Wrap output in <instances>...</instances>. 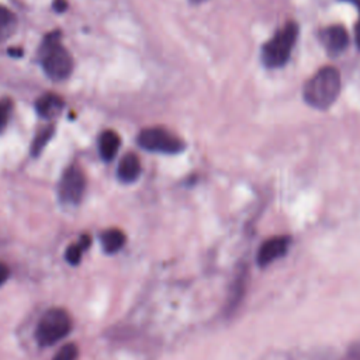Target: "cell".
<instances>
[{"label": "cell", "instance_id": "cell-3", "mask_svg": "<svg viewBox=\"0 0 360 360\" xmlns=\"http://www.w3.org/2000/svg\"><path fill=\"white\" fill-rule=\"evenodd\" d=\"M297 35H298V25L294 21L287 22L263 46L262 49L263 63L269 68L283 66L291 55V49L295 44Z\"/></svg>", "mask_w": 360, "mask_h": 360}, {"label": "cell", "instance_id": "cell-21", "mask_svg": "<svg viewBox=\"0 0 360 360\" xmlns=\"http://www.w3.org/2000/svg\"><path fill=\"white\" fill-rule=\"evenodd\" d=\"M195 1H201V0H195Z\"/></svg>", "mask_w": 360, "mask_h": 360}, {"label": "cell", "instance_id": "cell-20", "mask_svg": "<svg viewBox=\"0 0 360 360\" xmlns=\"http://www.w3.org/2000/svg\"><path fill=\"white\" fill-rule=\"evenodd\" d=\"M359 7H360V4H359ZM356 44H357V46H359V49H360V17H359V21H357V24H356Z\"/></svg>", "mask_w": 360, "mask_h": 360}, {"label": "cell", "instance_id": "cell-10", "mask_svg": "<svg viewBox=\"0 0 360 360\" xmlns=\"http://www.w3.org/2000/svg\"><path fill=\"white\" fill-rule=\"evenodd\" d=\"M37 107V112L44 117V118H52L56 114H59V111L63 107V100L53 93H48L42 97H39L35 103Z\"/></svg>", "mask_w": 360, "mask_h": 360}, {"label": "cell", "instance_id": "cell-11", "mask_svg": "<svg viewBox=\"0 0 360 360\" xmlns=\"http://www.w3.org/2000/svg\"><path fill=\"white\" fill-rule=\"evenodd\" d=\"M120 145H121V141H120V136L111 131V129H107L104 131L100 138H98V150H100V155L104 160L110 162L115 158L118 149H120Z\"/></svg>", "mask_w": 360, "mask_h": 360}, {"label": "cell", "instance_id": "cell-8", "mask_svg": "<svg viewBox=\"0 0 360 360\" xmlns=\"http://www.w3.org/2000/svg\"><path fill=\"white\" fill-rule=\"evenodd\" d=\"M288 243H290V239L287 236H274L267 239L259 249L257 263L260 266L273 263L276 259H278L287 252Z\"/></svg>", "mask_w": 360, "mask_h": 360}, {"label": "cell", "instance_id": "cell-5", "mask_svg": "<svg viewBox=\"0 0 360 360\" xmlns=\"http://www.w3.org/2000/svg\"><path fill=\"white\" fill-rule=\"evenodd\" d=\"M138 145L150 152L179 153L184 149V142L170 131L162 127L145 128L138 135Z\"/></svg>", "mask_w": 360, "mask_h": 360}, {"label": "cell", "instance_id": "cell-7", "mask_svg": "<svg viewBox=\"0 0 360 360\" xmlns=\"http://www.w3.org/2000/svg\"><path fill=\"white\" fill-rule=\"evenodd\" d=\"M319 38L329 55H338L343 52L349 44V35L342 25H330L323 28L319 34Z\"/></svg>", "mask_w": 360, "mask_h": 360}, {"label": "cell", "instance_id": "cell-17", "mask_svg": "<svg viewBox=\"0 0 360 360\" xmlns=\"http://www.w3.org/2000/svg\"><path fill=\"white\" fill-rule=\"evenodd\" d=\"M77 357V346L75 343L65 345L53 357V360H76Z\"/></svg>", "mask_w": 360, "mask_h": 360}, {"label": "cell", "instance_id": "cell-13", "mask_svg": "<svg viewBox=\"0 0 360 360\" xmlns=\"http://www.w3.org/2000/svg\"><path fill=\"white\" fill-rule=\"evenodd\" d=\"M15 15L8 8L0 6V41L11 35L15 30Z\"/></svg>", "mask_w": 360, "mask_h": 360}, {"label": "cell", "instance_id": "cell-14", "mask_svg": "<svg viewBox=\"0 0 360 360\" xmlns=\"http://www.w3.org/2000/svg\"><path fill=\"white\" fill-rule=\"evenodd\" d=\"M90 245V238L89 235H83L79 240V243H75V245H70L68 249H66V253H65V257L66 260L70 263V264H77L80 260H82V255H83V250H86Z\"/></svg>", "mask_w": 360, "mask_h": 360}, {"label": "cell", "instance_id": "cell-16", "mask_svg": "<svg viewBox=\"0 0 360 360\" xmlns=\"http://www.w3.org/2000/svg\"><path fill=\"white\" fill-rule=\"evenodd\" d=\"M13 111V101L8 97L0 100V132L6 128Z\"/></svg>", "mask_w": 360, "mask_h": 360}, {"label": "cell", "instance_id": "cell-19", "mask_svg": "<svg viewBox=\"0 0 360 360\" xmlns=\"http://www.w3.org/2000/svg\"><path fill=\"white\" fill-rule=\"evenodd\" d=\"M53 8L58 11V13H62L68 8V1L66 0H53Z\"/></svg>", "mask_w": 360, "mask_h": 360}, {"label": "cell", "instance_id": "cell-6", "mask_svg": "<svg viewBox=\"0 0 360 360\" xmlns=\"http://www.w3.org/2000/svg\"><path fill=\"white\" fill-rule=\"evenodd\" d=\"M86 188V179L82 169L76 165L69 166L59 183V198L63 204H79Z\"/></svg>", "mask_w": 360, "mask_h": 360}, {"label": "cell", "instance_id": "cell-15", "mask_svg": "<svg viewBox=\"0 0 360 360\" xmlns=\"http://www.w3.org/2000/svg\"><path fill=\"white\" fill-rule=\"evenodd\" d=\"M52 135H53V125H48L42 131H39L38 135L35 136L34 142H32L31 153L34 156H38L42 152V149L46 146V143L51 141Z\"/></svg>", "mask_w": 360, "mask_h": 360}, {"label": "cell", "instance_id": "cell-9", "mask_svg": "<svg viewBox=\"0 0 360 360\" xmlns=\"http://www.w3.org/2000/svg\"><path fill=\"white\" fill-rule=\"evenodd\" d=\"M141 174V162L135 153H127L118 163L117 176L122 183H132Z\"/></svg>", "mask_w": 360, "mask_h": 360}, {"label": "cell", "instance_id": "cell-4", "mask_svg": "<svg viewBox=\"0 0 360 360\" xmlns=\"http://www.w3.org/2000/svg\"><path fill=\"white\" fill-rule=\"evenodd\" d=\"M72 329V319L62 308H51L39 318L35 338L41 346H52L65 338Z\"/></svg>", "mask_w": 360, "mask_h": 360}, {"label": "cell", "instance_id": "cell-18", "mask_svg": "<svg viewBox=\"0 0 360 360\" xmlns=\"http://www.w3.org/2000/svg\"><path fill=\"white\" fill-rule=\"evenodd\" d=\"M8 274H10L8 267H7L4 263L0 262V285L6 283V280L8 278Z\"/></svg>", "mask_w": 360, "mask_h": 360}, {"label": "cell", "instance_id": "cell-2", "mask_svg": "<svg viewBox=\"0 0 360 360\" xmlns=\"http://www.w3.org/2000/svg\"><path fill=\"white\" fill-rule=\"evenodd\" d=\"M39 60L44 72L52 80H63L70 75L73 60L70 53L60 44L59 31H53L44 38L39 48Z\"/></svg>", "mask_w": 360, "mask_h": 360}, {"label": "cell", "instance_id": "cell-12", "mask_svg": "<svg viewBox=\"0 0 360 360\" xmlns=\"http://www.w3.org/2000/svg\"><path fill=\"white\" fill-rule=\"evenodd\" d=\"M100 240H101V246H103L104 252L115 253L124 246L127 238H125V233L121 229L111 228V229H107L101 233Z\"/></svg>", "mask_w": 360, "mask_h": 360}, {"label": "cell", "instance_id": "cell-1", "mask_svg": "<svg viewBox=\"0 0 360 360\" xmlns=\"http://www.w3.org/2000/svg\"><path fill=\"white\" fill-rule=\"evenodd\" d=\"M340 91V75L333 66L319 69L302 89L305 103L316 110L329 108Z\"/></svg>", "mask_w": 360, "mask_h": 360}]
</instances>
